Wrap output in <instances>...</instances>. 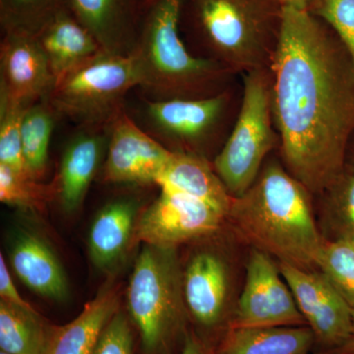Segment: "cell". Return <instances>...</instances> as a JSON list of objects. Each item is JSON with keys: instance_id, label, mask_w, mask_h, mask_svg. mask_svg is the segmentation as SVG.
I'll return each instance as SVG.
<instances>
[{"instance_id": "6da1fadb", "label": "cell", "mask_w": 354, "mask_h": 354, "mask_svg": "<svg viewBox=\"0 0 354 354\" xmlns=\"http://www.w3.org/2000/svg\"><path fill=\"white\" fill-rule=\"evenodd\" d=\"M271 71L279 158L316 196L346 167L354 135L353 59L322 20L285 6Z\"/></svg>"}, {"instance_id": "7a4b0ae2", "label": "cell", "mask_w": 354, "mask_h": 354, "mask_svg": "<svg viewBox=\"0 0 354 354\" xmlns=\"http://www.w3.org/2000/svg\"><path fill=\"white\" fill-rule=\"evenodd\" d=\"M313 199L281 158L271 155L251 187L232 198L227 225L242 244L279 263L318 271L326 239Z\"/></svg>"}, {"instance_id": "3957f363", "label": "cell", "mask_w": 354, "mask_h": 354, "mask_svg": "<svg viewBox=\"0 0 354 354\" xmlns=\"http://www.w3.org/2000/svg\"><path fill=\"white\" fill-rule=\"evenodd\" d=\"M281 0H183L193 55L236 75L271 68L283 25Z\"/></svg>"}, {"instance_id": "277c9868", "label": "cell", "mask_w": 354, "mask_h": 354, "mask_svg": "<svg viewBox=\"0 0 354 354\" xmlns=\"http://www.w3.org/2000/svg\"><path fill=\"white\" fill-rule=\"evenodd\" d=\"M181 6L183 0H157L147 7L131 53L144 99H207L223 94L241 78L191 53L181 36Z\"/></svg>"}, {"instance_id": "5b68a950", "label": "cell", "mask_w": 354, "mask_h": 354, "mask_svg": "<svg viewBox=\"0 0 354 354\" xmlns=\"http://www.w3.org/2000/svg\"><path fill=\"white\" fill-rule=\"evenodd\" d=\"M127 306L147 354H167L183 346L191 330L176 248L144 244L127 290Z\"/></svg>"}, {"instance_id": "8992f818", "label": "cell", "mask_w": 354, "mask_h": 354, "mask_svg": "<svg viewBox=\"0 0 354 354\" xmlns=\"http://www.w3.org/2000/svg\"><path fill=\"white\" fill-rule=\"evenodd\" d=\"M242 79L216 97L150 101L141 97L135 122L171 153L213 162L227 141L241 109Z\"/></svg>"}, {"instance_id": "52a82bcc", "label": "cell", "mask_w": 354, "mask_h": 354, "mask_svg": "<svg viewBox=\"0 0 354 354\" xmlns=\"http://www.w3.org/2000/svg\"><path fill=\"white\" fill-rule=\"evenodd\" d=\"M243 95L232 131L213 167L232 197L241 196L255 183L267 158L281 140L272 116L271 68L241 76Z\"/></svg>"}, {"instance_id": "ba28073f", "label": "cell", "mask_w": 354, "mask_h": 354, "mask_svg": "<svg viewBox=\"0 0 354 354\" xmlns=\"http://www.w3.org/2000/svg\"><path fill=\"white\" fill-rule=\"evenodd\" d=\"M132 55L102 53L55 83L48 97L58 116L78 128H106L125 109L127 95L138 88Z\"/></svg>"}, {"instance_id": "9c48e42d", "label": "cell", "mask_w": 354, "mask_h": 354, "mask_svg": "<svg viewBox=\"0 0 354 354\" xmlns=\"http://www.w3.org/2000/svg\"><path fill=\"white\" fill-rule=\"evenodd\" d=\"M234 247L205 243L183 266L186 308L197 334L218 346L232 327L239 300V259Z\"/></svg>"}, {"instance_id": "30bf717a", "label": "cell", "mask_w": 354, "mask_h": 354, "mask_svg": "<svg viewBox=\"0 0 354 354\" xmlns=\"http://www.w3.org/2000/svg\"><path fill=\"white\" fill-rule=\"evenodd\" d=\"M307 326L278 261L250 248L244 263V279L230 328Z\"/></svg>"}, {"instance_id": "8fae6325", "label": "cell", "mask_w": 354, "mask_h": 354, "mask_svg": "<svg viewBox=\"0 0 354 354\" xmlns=\"http://www.w3.org/2000/svg\"><path fill=\"white\" fill-rule=\"evenodd\" d=\"M227 215L197 198L160 188V195L140 214L136 241L164 248H178L216 234Z\"/></svg>"}, {"instance_id": "7c38bea8", "label": "cell", "mask_w": 354, "mask_h": 354, "mask_svg": "<svg viewBox=\"0 0 354 354\" xmlns=\"http://www.w3.org/2000/svg\"><path fill=\"white\" fill-rule=\"evenodd\" d=\"M279 263L300 313L313 333L314 354H332L351 337L353 310L321 271Z\"/></svg>"}, {"instance_id": "4fadbf2b", "label": "cell", "mask_w": 354, "mask_h": 354, "mask_svg": "<svg viewBox=\"0 0 354 354\" xmlns=\"http://www.w3.org/2000/svg\"><path fill=\"white\" fill-rule=\"evenodd\" d=\"M171 156L124 109L108 127L102 179L113 184H157Z\"/></svg>"}, {"instance_id": "5bb4252c", "label": "cell", "mask_w": 354, "mask_h": 354, "mask_svg": "<svg viewBox=\"0 0 354 354\" xmlns=\"http://www.w3.org/2000/svg\"><path fill=\"white\" fill-rule=\"evenodd\" d=\"M55 85L48 59L31 35L3 32L0 43V97L29 108Z\"/></svg>"}, {"instance_id": "9a60e30c", "label": "cell", "mask_w": 354, "mask_h": 354, "mask_svg": "<svg viewBox=\"0 0 354 354\" xmlns=\"http://www.w3.org/2000/svg\"><path fill=\"white\" fill-rule=\"evenodd\" d=\"M11 270L30 290L55 301L69 297L66 272L48 241L31 228L18 227L7 241Z\"/></svg>"}, {"instance_id": "2e32d148", "label": "cell", "mask_w": 354, "mask_h": 354, "mask_svg": "<svg viewBox=\"0 0 354 354\" xmlns=\"http://www.w3.org/2000/svg\"><path fill=\"white\" fill-rule=\"evenodd\" d=\"M67 8L104 53L115 55H131L147 9L146 0H67Z\"/></svg>"}, {"instance_id": "e0dca14e", "label": "cell", "mask_w": 354, "mask_h": 354, "mask_svg": "<svg viewBox=\"0 0 354 354\" xmlns=\"http://www.w3.org/2000/svg\"><path fill=\"white\" fill-rule=\"evenodd\" d=\"M106 149L108 127L78 128L65 146L53 180L55 199L64 213H75L82 206L91 184L104 165Z\"/></svg>"}, {"instance_id": "ac0fdd59", "label": "cell", "mask_w": 354, "mask_h": 354, "mask_svg": "<svg viewBox=\"0 0 354 354\" xmlns=\"http://www.w3.org/2000/svg\"><path fill=\"white\" fill-rule=\"evenodd\" d=\"M142 209L138 200L120 197L104 205L95 216L88 234V255L100 271L113 272L124 260Z\"/></svg>"}, {"instance_id": "d6986e66", "label": "cell", "mask_w": 354, "mask_h": 354, "mask_svg": "<svg viewBox=\"0 0 354 354\" xmlns=\"http://www.w3.org/2000/svg\"><path fill=\"white\" fill-rule=\"evenodd\" d=\"M35 37L48 59L55 83L104 53L68 8L46 23Z\"/></svg>"}, {"instance_id": "ffe728a7", "label": "cell", "mask_w": 354, "mask_h": 354, "mask_svg": "<svg viewBox=\"0 0 354 354\" xmlns=\"http://www.w3.org/2000/svg\"><path fill=\"white\" fill-rule=\"evenodd\" d=\"M157 185L197 198L225 215L234 198L216 174L213 162L190 153H172Z\"/></svg>"}, {"instance_id": "44dd1931", "label": "cell", "mask_w": 354, "mask_h": 354, "mask_svg": "<svg viewBox=\"0 0 354 354\" xmlns=\"http://www.w3.org/2000/svg\"><path fill=\"white\" fill-rule=\"evenodd\" d=\"M120 310L113 288H104L71 322L55 326L46 354H93L102 333Z\"/></svg>"}, {"instance_id": "7402d4cb", "label": "cell", "mask_w": 354, "mask_h": 354, "mask_svg": "<svg viewBox=\"0 0 354 354\" xmlns=\"http://www.w3.org/2000/svg\"><path fill=\"white\" fill-rule=\"evenodd\" d=\"M315 339L308 326L230 328L216 346V354H310Z\"/></svg>"}, {"instance_id": "603a6c76", "label": "cell", "mask_w": 354, "mask_h": 354, "mask_svg": "<svg viewBox=\"0 0 354 354\" xmlns=\"http://www.w3.org/2000/svg\"><path fill=\"white\" fill-rule=\"evenodd\" d=\"M55 326L35 308L0 299V348L9 354H46Z\"/></svg>"}, {"instance_id": "cb8c5ba5", "label": "cell", "mask_w": 354, "mask_h": 354, "mask_svg": "<svg viewBox=\"0 0 354 354\" xmlns=\"http://www.w3.org/2000/svg\"><path fill=\"white\" fill-rule=\"evenodd\" d=\"M319 227L327 241H346L354 235V171L346 165L332 183L316 195Z\"/></svg>"}, {"instance_id": "d4e9b609", "label": "cell", "mask_w": 354, "mask_h": 354, "mask_svg": "<svg viewBox=\"0 0 354 354\" xmlns=\"http://www.w3.org/2000/svg\"><path fill=\"white\" fill-rule=\"evenodd\" d=\"M58 118L48 97L28 108L23 118L21 143L26 169L38 180L48 169L51 136Z\"/></svg>"}, {"instance_id": "484cf974", "label": "cell", "mask_w": 354, "mask_h": 354, "mask_svg": "<svg viewBox=\"0 0 354 354\" xmlns=\"http://www.w3.org/2000/svg\"><path fill=\"white\" fill-rule=\"evenodd\" d=\"M67 8V0H0L2 32L36 36L46 23Z\"/></svg>"}, {"instance_id": "4316f807", "label": "cell", "mask_w": 354, "mask_h": 354, "mask_svg": "<svg viewBox=\"0 0 354 354\" xmlns=\"http://www.w3.org/2000/svg\"><path fill=\"white\" fill-rule=\"evenodd\" d=\"M55 199V184H44L30 176L0 165V200L9 206L43 211L48 203Z\"/></svg>"}, {"instance_id": "83f0119b", "label": "cell", "mask_w": 354, "mask_h": 354, "mask_svg": "<svg viewBox=\"0 0 354 354\" xmlns=\"http://www.w3.org/2000/svg\"><path fill=\"white\" fill-rule=\"evenodd\" d=\"M335 290L354 311V249L346 241H327L319 263Z\"/></svg>"}, {"instance_id": "f1b7e54d", "label": "cell", "mask_w": 354, "mask_h": 354, "mask_svg": "<svg viewBox=\"0 0 354 354\" xmlns=\"http://www.w3.org/2000/svg\"><path fill=\"white\" fill-rule=\"evenodd\" d=\"M27 109L0 97V165L21 172H28L21 143V127Z\"/></svg>"}, {"instance_id": "f546056e", "label": "cell", "mask_w": 354, "mask_h": 354, "mask_svg": "<svg viewBox=\"0 0 354 354\" xmlns=\"http://www.w3.org/2000/svg\"><path fill=\"white\" fill-rule=\"evenodd\" d=\"M307 10L335 32L354 64V0H312Z\"/></svg>"}, {"instance_id": "4dcf8cb0", "label": "cell", "mask_w": 354, "mask_h": 354, "mask_svg": "<svg viewBox=\"0 0 354 354\" xmlns=\"http://www.w3.org/2000/svg\"><path fill=\"white\" fill-rule=\"evenodd\" d=\"M93 354H134L131 325L120 310L104 328Z\"/></svg>"}, {"instance_id": "1f68e13d", "label": "cell", "mask_w": 354, "mask_h": 354, "mask_svg": "<svg viewBox=\"0 0 354 354\" xmlns=\"http://www.w3.org/2000/svg\"><path fill=\"white\" fill-rule=\"evenodd\" d=\"M0 297L2 300L25 308H34L18 292L2 253L0 255Z\"/></svg>"}, {"instance_id": "d6a6232c", "label": "cell", "mask_w": 354, "mask_h": 354, "mask_svg": "<svg viewBox=\"0 0 354 354\" xmlns=\"http://www.w3.org/2000/svg\"><path fill=\"white\" fill-rule=\"evenodd\" d=\"M177 354H216V348L191 330Z\"/></svg>"}, {"instance_id": "836d02e7", "label": "cell", "mask_w": 354, "mask_h": 354, "mask_svg": "<svg viewBox=\"0 0 354 354\" xmlns=\"http://www.w3.org/2000/svg\"><path fill=\"white\" fill-rule=\"evenodd\" d=\"M332 354H354V311H353V332H351V337L348 342L339 348L335 351Z\"/></svg>"}, {"instance_id": "e575fe53", "label": "cell", "mask_w": 354, "mask_h": 354, "mask_svg": "<svg viewBox=\"0 0 354 354\" xmlns=\"http://www.w3.org/2000/svg\"><path fill=\"white\" fill-rule=\"evenodd\" d=\"M283 6L293 7V8L307 10L312 0H281Z\"/></svg>"}, {"instance_id": "d590c367", "label": "cell", "mask_w": 354, "mask_h": 354, "mask_svg": "<svg viewBox=\"0 0 354 354\" xmlns=\"http://www.w3.org/2000/svg\"><path fill=\"white\" fill-rule=\"evenodd\" d=\"M346 165H348L354 171V135L351 142H349L348 153H346Z\"/></svg>"}, {"instance_id": "8d00e7d4", "label": "cell", "mask_w": 354, "mask_h": 354, "mask_svg": "<svg viewBox=\"0 0 354 354\" xmlns=\"http://www.w3.org/2000/svg\"><path fill=\"white\" fill-rule=\"evenodd\" d=\"M346 241H348L349 243V245L353 247V248L354 249V235L353 237H351V239H346Z\"/></svg>"}, {"instance_id": "74e56055", "label": "cell", "mask_w": 354, "mask_h": 354, "mask_svg": "<svg viewBox=\"0 0 354 354\" xmlns=\"http://www.w3.org/2000/svg\"><path fill=\"white\" fill-rule=\"evenodd\" d=\"M157 1V0H146V8L151 4L153 3V2Z\"/></svg>"}, {"instance_id": "f35d334b", "label": "cell", "mask_w": 354, "mask_h": 354, "mask_svg": "<svg viewBox=\"0 0 354 354\" xmlns=\"http://www.w3.org/2000/svg\"><path fill=\"white\" fill-rule=\"evenodd\" d=\"M0 354H9V353H4V351H0Z\"/></svg>"}]
</instances>
